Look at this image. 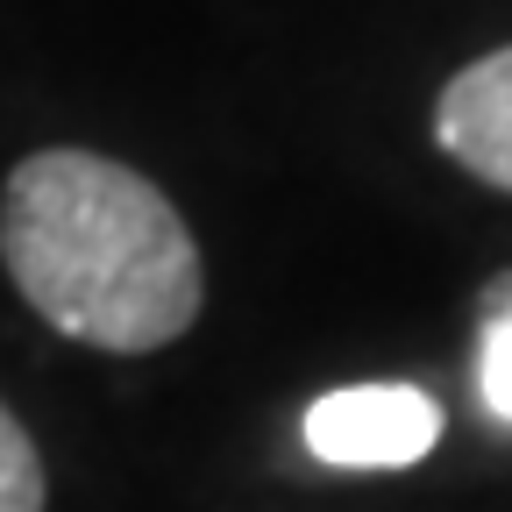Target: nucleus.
Returning a JSON list of instances; mask_svg holds the SVG:
<instances>
[{"label":"nucleus","mask_w":512,"mask_h":512,"mask_svg":"<svg viewBox=\"0 0 512 512\" xmlns=\"http://www.w3.org/2000/svg\"><path fill=\"white\" fill-rule=\"evenodd\" d=\"M0 264L50 335L100 356H157L207 306V256L171 192L79 143L29 150L8 171Z\"/></svg>","instance_id":"1"},{"label":"nucleus","mask_w":512,"mask_h":512,"mask_svg":"<svg viewBox=\"0 0 512 512\" xmlns=\"http://www.w3.org/2000/svg\"><path fill=\"white\" fill-rule=\"evenodd\" d=\"M441 406L420 384H342L306 406V448L335 470H413L441 441Z\"/></svg>","instance_id":"2"},{"label":"nucleus","mask_w":512,"mask_h":512,"mask_svg":"<svg viewBox=\"0 0 512 512\" xmlns=\"http://www.w3.org/2000/svg\"><path fill=\"white\" fill-rule=\"evenodd\" d=\"M434 150L463 178L512 200V43L470 57L434 93Z\"/></svg>","instance_id":"3"},{"label":"nucleus","mask_w":512,"mask_h":512,"mask_svg":"<svg viewBox=\"0 0 512 512\" xmlns=\"http://www.w3.org/2000/svg\"><path fill=\"white\" fill-rule=\"evenodd\" d=\"M50 505V470L36 434L15 420V406L0 399V512H43Z\"/></svg>","instance_id":"4"},{"label":"nucleus","mask_w":512,"mask_h":512,"mask_svg":"<svg viewBox=\"0 0 512 512\" xmlns=\"http://www.w3.org/2000/svg\"><path fill=\"white\" fill-rule=\"evenodd\" d=\"M477 392L498 420H512V271L484 292V349H477Z\"/></svg>","instance_id":"5"}]
</instances>
